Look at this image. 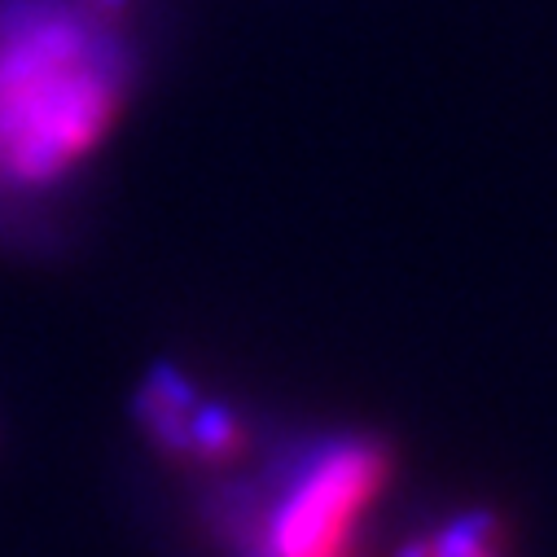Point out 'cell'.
<instances>
[{
	"label": "cell",
	"instance_id": "obj_7",
	"mask_svg": "<svg viewBox=\"0 0 557 557\" xmlns=\"http://www.w3.org/2000/svg\"><path fill=\"white\" fill-rule=\"evenodd\" d=\"M92 5H97L101 14H127L132 0H92Z\"/></svg>",
	"mask_w": 557,
	"mask_h": 557
},
{
	"label": "cell",
	"instance_id": "obj_5",
	"mask_svg": "<svg viewBox=\"0 0 557 557\" xmlns=\"http://www.w3.org/2000/svg\"><path fill=\"white\" fill-rule=\"evenodd\" d=\"M431 548H435V557H505L509 531L496 509L479 505V509L448 518L440 527V535H431Z\"/></svg>",
	"mask_w": 557,
	"mask_h": 557
},
{
	"label": "cell",
	"instance_id": "obj_6",
	"mask_svg": "<svg viewBox=\"0 0 557 557\" xmlns=\"http://www.w3.org/2000/svg\"><path fill=\"white\" fill-rule=\"evenodd\" d=\"M395 557H435V548H431V535H412Z\"/></svg>",
	"mask_w": 557,
	"mask_h": 557
},
{
	"label": "cell",
	"instance_id": "obj_3",
	"mask_svg": "<svg viewBox=\"0 0 557 557\" xmlns=\"http://www.w3.org/2000/svg\"><path fill=\"white\" fill-rule=\"evenodd\" d=\"M202 399L194 377L172 360H159L132 395V422L176 466H189V412Z\"/></svg>",
	"mask_w": 557,
	"mask_h": 557
},
{
	"label": "cell",
	"instance_id": "obj_4",
	"mask_svg": "<svg viewBox=\"0 0 557 557\" xmlns=\"http://www.w3.org/2000/svg\"><path fill=\"white\" fill-rule=\"evenodd\" d=\"M250 444V431L242 422V412L228 408L224 399H198L194 412H189V466H228L246 453Z\"/></svg>",
	"mask_w": 557,
	"mask_h": 557
},
{
	"label": "cell",
	"instance_id": "obj_1",
	"mask_svg": "<svg viewBox=\"0 0 557 557\" xmlns=\"http://www.w3.org/2000/svg\"><path fill=\"white\" fill-rule=\"evenodd\" d=\"M123 106V62L71 10H18L0 23V176L53 185Z\"/></svg>",
	"mask_w": 557,
	"mask_h": 557
},
{
	"label": "cell",
	"instance_id": "obj_2",
	"mask_svg": "<svg viewBox=\"0 0 557 557\" xmlns=\"http://www.w3.org/2000/svg\"><path fill=\"white\" fill-rule=\"evenodd\" d=\"M386 474L391 457L373 440L343 435L312 444L276 496L263 500V513L246 535V557H347Z\"/></svg>",
	"mask_w": 557,
	"mask_h": 557
}]
</instances>
